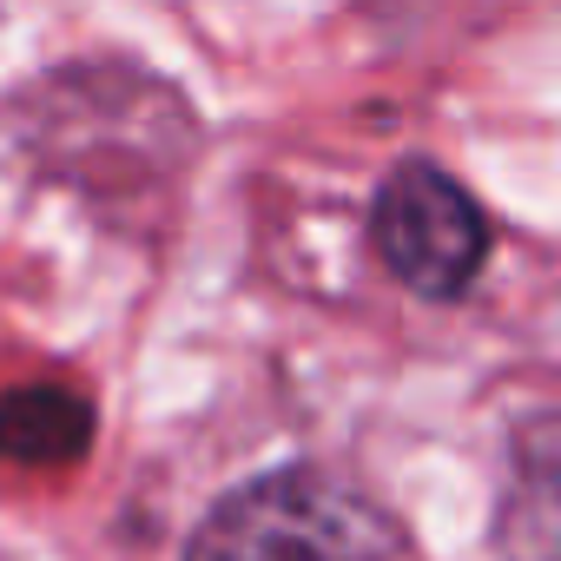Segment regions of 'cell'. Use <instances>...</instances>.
Masks as SVG:
<instances>
[{
  "mask_svg": "<svg viewBox=\"0 0 561 561\" xmlns=\"http://www.w3.org/2000/svg\"><path fill=\"white\" fill-rule=\"evenodd\" d=\"M403 522L318 462H277L238 489H225L192 541L185 561H403Z\"/></svg>",
  "mask_w": 561,
  "mask_h": 561,
  "instance_id": "obj_1",
  "label": "cell"
},
{
  "mask_svg": "<svg viewBox=\"0 0 561 561\" xmlns=\"http://www.w3.org/2000/svg\"><path fill=\"white\" fill-rule=\"evenodd\" d=\"M370 244L403 291H416L430 305H456L489 264V218L456 172H443L430 159H403L377 185Z\"/></svg>",
  "mask_w": 561,
  "mask_h": 561,
  "instance_id": "obj_2",
  "label": "cell"
},
{
  "mask_svg": "<svg viewBox=\"0 0 561 561\" xmlns=\"http://www.w3.org/2000/svg\"><path fill=\"white\" fill-rule=\"evenodd\" d=\"M93 449V403L67 383H21L0 397V456L27 469H67Z\"/></svg>",
  "mask_w": 561,
  "mask_h": 561,
  "instance_id": "obj_3",
  "label": "cell"
},
{
  "mask_svg": "<svg viewBox=\"0 0 561 561\" xmlns=\"http://www.w3.org/2000/svg\"><path fill=\"white\" fill-rule=\"evenodd\" d=\"M554 430L548 416L528 423L522 449H515V469H508V489H502V508H495V554L502 561H554Z\"/></svg>",
  "mask_w": 561,
  "mask_h": 561,
  "instance_id": "obj_4",
  "label": "cell"
}]
</instances>
